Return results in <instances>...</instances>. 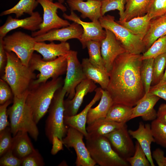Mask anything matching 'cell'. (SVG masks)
Masks as SVG:
<instances>
[{
  "label": "cell",
  "instance_id": "obj_1",
  "mask_svg": "<svg viewBox=\"0 0 166 166\" xmlns=\"http://www.w3.org/2000/svg\"><path fill=\"white\" fill-rule=\"evenodd\" d=\"M142 54L125 52L114 61L106 90L113 104L133 107L145 93L140 75Z\"/></svg>",
  "mask_w": 166,
  "mask_h": 166
},
{
  "label": "cell",
  "instance_id": "obj_2",
  "mask_svg": "<svg viewBox=\"0 0 166 166\" xmlns=\"http://www.w3.org/2000/svg\"><path fill=\"white\" fill-rule=\"evenodd\" d=\"M63 81L62 77H60L45 82L31 84L26 103L30 108L37 124L48 112L55 93L62 87Z\"/></svg>",
  "mask_w": 166,
  "mask_h": 166
},
{
  "label": "cell",
  "instance_id": "obj_3",
  "mask_svg": "<svg viewBox=\"0 0 166 166\" xmlns=\"http://www.w3.org/2000/svg\"><path fill=\"white\" fill-rule=\"evenodd\" d=\"M6 52L7 62L1 78L9 85L14 96H19L29 89L37 76L14 53Z\"/></svg>",
  "mask_w": 166,
  "mask_h": 166
},
{
  "label": "cell",
  "instance_id": "obj_4",
  "mask_svg": "<svg viewBox=\"0 0 166 166\" xmlns=\"http://www.w3.org/2000/svg\"><path fill=\"white\" fill-rule=\"evenodd\" d=\"M28 90L19 96H14L13 104L7 109L10 128L14 136L19 131L27 132L35 141L39 132L32 112L26 103Z\"/></svg>",
  "mask_w": 166,
  "mask_h": 166
},
{
  "label": "cell",
  "instance_id": "obj_5",
  "mask_svg": "<svg viewBox=\"0 0 166 166\" xmlns=\"http://www.w3.org/2000/svg\"><path fill=\"white\" fill-rule=\"evenodd\" d=\"M66 92L62 87L55 93L48 109L45 121V132L50 143L53 136H57L61 140L65 136L68 127L64 122V98Z\"/></svg>",
  "mask_w": 166,
  "mask_h": 166
},
{
  "label": "cell",
  "instance_id": "obj_6",
  "mask_svg": "<svg viewBox=\"0 0 166 166\" xmlns=\"http://www.w3.org/2000/svg\"><path fill=\"white\" fill-rule=\"evenodd\" d=\"M86 145L92 158L101 166H128L129 164L113 149L104 136L87 137Z\"/></svg>",
  "mask_w": 166,
  "mask_h": 166
},
{
  "label": "cell",
  "instance_id": "obj_7",
  "mask_svg": "<svg viewBox=\"0 0 166 166\" xmlns=\"http://www.w3.org/2000/svg\"><path fill=\"white\" fill-rule=\"evenodd\" d=\"M103 28L108 29L114 34L126 52L134 54H141L146 51L143 39L116 21L114 16L107 15L99 20Z\"/></svg>",
  "mask_w": 166,
  "mask_h": 166
},
{
  "label": "cell",
  "instance_id": "obj_8",
  "mask_svg": "<svg viewBox=\"0 0 166 166\" xmlns=\"http://www.w3.org/2000/svg\"><path fill=\"white\" fill-rule=\"evenodd\" d=\"M29 66L33 71L40 72L31 84L45 82L50 78H57L66 73L67 60L66 55L57 57L51 61H45L41 56L34 53L29 62Z\"/></svg>",
  "mask_w": 166,
  "mask_h": 166
},
{
  "label": "cell",
  "instance_id": "obj_9",
  "mask_svg": "<svg viewBox=\"0 0 166 166\" xmlns=\"http://www.w3.org/2000/svg\"><path fill=\"white\" fill-rule=\"evenodd\" d=\"M6 51L14 53L24 65L29 66L30 60L34 53L36 42L34 37L18 31L6 36L3 38Z\"/></svg>",
  "mask_w": 166,
  "mask_h": 166
},
{
  "label": "cell",
  "instance_id": "obj_10",
  "mask_svg": "<svg viewBox=\"0 0 166 166\" xmlns=\"http://www.w3.org/2000/svg\"><path fill=\"white\" fill-rule=\"evenodd\" d=\"M43 11V21L39 29L32 32L31 36L35 37L45 34L54 29L67 26L70 24L67 20L60 18L57 14L58 9L63 12L66 11V7L58 2H53L49 0H37Z\"/></svg>",
  "mask_w": 166,
  "mask_h": 166
},
{
  "label": "cell",
  "instance_id": "obj_11",
  "mask_svg": "<svg viewBox=\"0 0 166 166\" xmlns=\"http://www.w3.org/2000/svg\"><path fill=\"white\" fill-rule=\"evenodd\" d=\"M84 134L77 130L68 127L63 143L67 148H73L77 155L76 166H94L97 164L92 158L84 142Z\"/></svg>",
  "mask_w": 166,
  "mask_h": 166
},
{
  "label": "cell",
  "instance_id": "obj_12",
  "mask_svg": "<svg viewBox=\"0 0 166 166\" xmlns=\"http://www.w3.org/2000/svg\"><path fill=\"white\" fill-rule=\"evenodd\" d=\"M77 54V51L70 50L66 55L67 67L62 88L66 91V96L69 99H71L74 97L77 86L86 78Z\"/></svg>",
  "mask_w": 166,
  "mask_h": 166
},
{
  "label": "cell",
  "instance_id": "obj_13",
  "mask_svg": "<svg viewBox=\"0 0 166 166\" xmlns=\"http://www.w3.org/2000/svg\"><path fill=\"white\" fill-rule=\"evenodd\" d=\"M104 136L109 140L114 150L122 158L126 160L133 155L135 145L126 124Z\"/></svg>",
  "mask_w": 166,
  "mask_h": 166
},
{
  "label": "cell",
  "instance_id": "obj_14",
  "mask_svg": "<svg viewBox=\"0 0 166 166\" xmlns=\"http://www.w3.org/2000/svg\"><path fill=\"white\" fill-rule=\"evenodd\" d=\"M63 17L66 20L73 21L80 25L83 29V33L81 39L83 49L86 48V44L90 40L101 41L106 35V31L103 29L99 20L85 22L80 18L73 11H71L70 14L68 15L64 13Z\"/></svg>",
  "mask_w": 166,
  "mask_h": 166
},
{
  "label": "cell",
  "instance_id": "obj_15",
  "mask_svg": "<svg viewBox=\"0 0 166 166\" xmlns=\"http://www.w3.org/2000/svg\"><path fill=\"white\" fill-rule=\"evenodd\" d=\"M105 30L106 35L101 42V52L105 67L109 72L117 57L126 51L113 33Z\"/></svg>",
  "mask_w": 166,
  "mask_h": 166
},
{
  "label": "cell",
  "instance_id": "obj_16",
  "mask_svg": "<svg viewBox=\"0 0 166 166\" xmlns=\"http://www.w3.org/2000/svg\"><path fill=\"white\" fill-rule=\"evenodd\" d=\"M43 21L38 11L34 12L30 17L22 19L14 18L9 16L4 24L0 27V38H3L11 30L19 28L31 31L38 30Z\"/></svg>",
  "mask_w": 166,
  "mask_h": 166
},
{
  "label": "cell",
  "instance_id": "obj_17",
  "mask_svg": "<svg viewBox=\"0 0 166 166\" xmlns=\"http://www.w3.org/2000/svg\"><path fill=\"white\" fill-rule=\"evenodd\" d=\"M83 33L81 26L73 22L67 26L51 30L45 34L35 37L34 38L37 42L54 41L66 42L72 39H77L79 40Z\"/></svg>",
  "mask_w": 166,
  "mask_h": 166
},
{
  "label": "cell",
  "instance_id": "obj_18",
  "mask_svg": "<svg viewBox=\"0 0 166 166\" xmlns=\"http://www.w3.org/2000/svg\"><path fill=\"white\" fill-rule=\"evenodd\" d=\"M97 87L95 83L87 78L80 83L76 88L75 93L73 98L64 100V116H71L77 114L85 96L88 93L94 91Z\"/></svg>",
  "mask_w": 166,
  "mask_h": 166
},
{
  "label": "cell",
  "instance_id": "obj_19",
  "mask_svg": "<svg viewBox=\"0 0 166 166\" xmlns=\"http://www.w3.org/2000/svg\"><path fill=\"white\" fill-rule=\"evenodd\" d=\"M160 99L149 92L145 93L133 107L130 120L139 117H141L144 121H146L156 119L157 112L154 107Z\"/></svg>",
  "mask_w": 166,
  "mask_h": 166
},
{
  "label": "cell",
  "instance_id": "obj_20",
  "mask_svg": "<svg viewBox=\"0 0 166 166\" xmlns=\"http://www.w3.org/2000/svg\"><path fill=\"white\" fill-rule=\"evenodd\" d=\"M71 11L77 10L81 13L83 18H89L92 21L99 20L102 17L101 12V2L100 0H67Z\"/></svg>",
  "mask_w": 166,
  "mask_h": 166
},
{
  "label": "cell",
  "instance_id": "obj_21",
  "mask_svg": "<svg viewBox=\"0 0 166 166\" xmlns=\"http://www.w3.org/2000/svg\"><path fill=\"white\" fill-rule=\"evenodd\" d=\"M101 89V87L96 89L93 98L80 113L73 116L64 117V122L66 126L79 131L85 137L88 135L86 127L88 114L90 109L101 99L102 94Z\"/></svg>",
  "mask_w": 166,
  "mask_h": 166
},
{
  "label": "cell",
  "instance_id": "obj_22",
  "mask_svg": "<svg viewBox=\"0 0 166 166\" xmlns=\"http://www.w3.org/2000/svg\"><path fill=\"white\" fill-rule=\"evenodd\" d=\"M128 132L131 136L136 139L140 144L151 166H155L151 150V145L152 143L155 142V141L152 133L151 125L148 124H144L142 122H140L136 130H129Z\"/></svg>",
  "mask_w": 166,
  "mask_h": 166
},
{
  "label": "cell",
  "instance_id": "obj_23",
  "mask_svg": "<svg viewBox=\"0 0 166 166\" xmlns=\"http://www.w3.org/2000/svg\"><path fill=\"white\" fill-rule=\"evenodd\" d=\"M34 50L40 53L45 61L53 60L61 56L66 55L70 50L69 43L66 42L55 44L53 42L49 44L44 42H36Z\"/></svg>",
  "mask_w": 166,
  "mask_h": 166
},
{
  "label": "cell",
  "instance_id": "obj_24",
  "mask_svg": "<svg viewBox=\"0 0 166 166\" xmlns=\"http://www.w3.org/2000/svg\"><path fill=\"white\" fill-rule=\"evenodd\" d=\"M81 64L86 78L98 84L102 89H106L109 81V73L107 70L94 66L88 58L83 59Z\"/></svg>",
  "mask_w": 166,
  "mask_h": 166
},
{
  "label": "cell",
  "instance_id": "obj_25",
  "mask_svg": "<svg viewBox=\"0 0 166 166\" xmlns=\"http://www.w3.org/2000/svg\"><path fill=\"white\" fill-rule=\"evenodd\" d=\"M166 34V14L151 20L148 31L143 39L146 50L156 40Z\"/></svg>",
  "mask_w": 166,
  "mask_h": 166
},
{
  "label": "cell",
  "instance_id": "obj_26",
  "mask_svg": "<svg viewBox=\"0 0 166 166\" xmlns=\"http://www.w3.org/2000/svg\"><path fill=\"white\" fill-rule=\"evenodd\" d=\"M26 132L19 131L13 136V140L11 148L14 155L22 160L35 151Z\"/></svg>",
  "mask_w": 166,
  "mask_h": 166
},
{
  "label": "cell",
  "instance_id": "obj_27",
  "mask_svg": "<svg viewBox=\"0 0 166 166\" xmlns=\"http://www.w3.org/2000/svg\"><path fill=\"white\" fill-rule=\"evenodd\" d=\"M125 124L107 120L105 118L98 119L88 124L86 127L88 135L86 137L105 136L120 128Z\"/></svg>",
  "mask_w": 166,
  "mask_h": 166
},
{
  "label": "cell",
  "instance_id": "obj_28",
  "mask_svg": "<svg viewBox=\"0 0 166 166\" xmlns=\"http://www.w3.org/2000/svg\"><path fill=\"white\" fill-rule=\"evenodd\" d=\"M102 94L98 105L91 108L88 112L87 124H90L98 119L105 118L111 107L113 104V99L108 91L101 88Z\"/></svg>",
  "mask_w": 166,
  "mask_h": 166
},
{
  "label": "cell",
  "instance_id": "obj_29",
  "mask_svg": "<svg viewBox=\"0 0 166 166\" xmlns=\"http://www.w3.org/2000/svg\"><path fill=\"white\" fill-rule=\"evenodd\" d=\"M151 20L146 14L142 16L134 17L128 21L117 22L143 39L148 31Z\"/></svg>",
  "mask_w": 166,
  "mask_h": 166
},
{
  "label": "cell",
  "instance_id": "obj_30",
  "mask_svg": "<svg viewBox=\"0 0 166 166\" xmlns=\"http://www.w3.org/2000/svg\"><path fill=\"white\" fill-rule=\"evenodd\" d=\"M151 0H127L125 6L123 21H128L147 13ZM122 21V22H123Z\"/></svg>",
  "mask_w": 166,
  "mask_h": 166
},
{
  "label": "cell",
  "instance_id": "obj_31",
  "mask_svg": "<svg viewBox=\"0 0 166 166\" xmlns=\"http://www.w3.org/2000/svg\"><path fill=\"white\" fill-rule=\"evenodd\" d=\"M133 107L121 104H113L110 108L105 119L126 123L130 120Z\"/></svg>",
  "mask_w": 166,
  "mask_h": 166
},
{
  "label": "cell",
  "instance_id": "obj_32",
  "mask_svg": "<svg viewBox=\"0 0 166 166\" xmlns=\"http://www.w3.org/2000/svg\"><path fill=\"white\" fill-rule=\"evenodd\" d=\"M38 4L37 0H20L12 8L4 11L0 14L1 16L14 14L16 18H18L25 14L30 16L34 12V10Z\"/></svg>",
  "mask_w": 166,
  "mask_h": 166
},
{
  "label": "cell",
  "instance_id": "obj_33",
  "mask_svg": "<svg viewBox=\"0 0 166 166\" xmlns=\"http://www.w3.org/2000/svg\"><path fill=\"white\" fill-rule=\"evenodd\" d=\"M101 42L97 41H89L86 43V48L88 49L89 59L90 62L99 68L106 70L101 54Z\"/></svg>",
  "mask_w": 166,
  "mask_h": 166
},
{
  "label": "cell",
  "instance_id": "obj_34",
  "mask_svg": "<svg viewBox=\"0 0 166 166\" xmlns=\"http://www.w3.org/2000/svg\"><path fill=\"white\" fill-rule=\"evenodd\" d=\"M153 60L154 58L143 60L140 67V77L145 93L149 92L151 86Z\"/></svg>",
  "mask_w": 166,
  "mask_h": 166
},
{
  "label": "cell",
  "instance_id": "obj_35",
  "mask_svg": "<svg viewBox=\"0 0 166 166\" xmlns=\"http://www.w3.org/2000/svg\"><path fill=\"white\" fill-rule=\"evenodd\" d=\"M166 66V52L154 58L151 86L158 84L161 80Z\"/></svg>",
  "mask_w": 166,
  "mask_h": 166
},
{
  "label": "cell",
  "instance_id": "obj_36",
  "mask_svg": "<svg viewBox=\"0 0 166 166\" xmlns=\"http://www.w3.org/2000/svg\"><path fill=\"white\" fill-rule=\"evenodd\" d=\"M101 9L102 16L109 11L117 10L119 11L120 18L119 21L122 22L124 17L125 6L126 0H101Z\"/></svg>",
  "mask_w": 166,
  "mask_h": 166
},
{
  "label": "cell",
  "instance_id": "obj_37",
  "mask_svg": "<svg viewBox=\"0 0 166 166\" xmlns=\"http://www.w3.org/2000/svg\"><path fill=\"white\" fill-rule=\"evenodd\" d=\"M151 127L155 142L166 148V124L156 118L152 121Z\"/></svg>",
  "mask_w": 166,
  "mask_h": 166
},
{
  "label": "cell",
  "instance_id": "obj_38",
  "mask_svg": "<svg viewBox=\"0 0 166 166\" xmlns=\"http://www.w3.org/2000/svg\"><path fill=\"white\" fill-rule=\"evenodd\" d=\"M166 52V34L156 40L142 54V59L154 58Z\"/></svg>",
  "mask_w": 166,
  "mask_h": 166
},
{
  "label": "cell",
  "instance_id": "obj_39",
  "mask_svg": "<svg viewBox=\"0 0 166 166\" xmlns=\"http://www.w3.org/2000/svg\"><path fill=\"white\" fill-rule=\"evenodd\" d=\"M126 161L131 166H150V163L139 143L136 142L133 155L127 158Z\"/></svg>",
  "mask_w": 166,
  "mask_h": 166
},
{
  "label": "cell",
  "instance_id": "obj_40",
  "mask_svg": "<svg viewBox=\"0 0 166 166\" xmlns=\"http://www.w3.org/2000/svg\"><path fill=\"white\" fill-rule=\"evenodd\" d=\"M146 14L151 19L166 14V0H151Z\"/></svg>",
  "mask_w": 166,
  "mask_h": 166
},
{
  "label": "cell",
  "instance_id": "obj_41",
  "mask_svg": "<svg viewBox=\"0 0 166 166\" xmlns=\"http://www.w3.org/2000/svg\"><path fill=\"white\" fill-rule=\"evenodd\" d=\"M10 127H7L0 132V156L11 149L13 137Z\"/></svg>",
  "mask_w": 166,
  "mask_h": 166
},
{
  "label": "cell",
  "instance_id": "obj_42",
  "mask_svg": "<svg viewBox=\"0 0 166 166\" xmlns=\"http://www.w3.org/2000/svg\"><path fill=\"white\" fill-rule=\"evenodd\" d=\"M22 160V166H43L45 164L43 157L37 149Z\"/></svg>",
  "mask_w": 166,
  "mask_h": 166
},
{
  "label": "cell",
  "instance_id": "obj_43",
  "mask_svg": "<svg viewBox=\"0 0 166 166\" xmlns=\"http://www.w3.org/2000/svg\"><path fill=\"white\" fill-rule=\"evenodd\" d=\"M0 157L1 166H21L22 160L14 155L11 149Z\"/></svg>",
  "mask_w": 166,
  "mask_h": 166
},
{
  "label": "cell",
  "instance_id": "obj_44",
  "mask_svg": "<svg viewBox=\"0 0 166 166\" xmlns=\"http://www.w3.org/2000/svg\"><path fill=\"white\" fill-rule=\"evenodd\" d=\"M12 89L8 84L2 78L0 79V104L2 105L8 101L13 99Z\"/></svg>",
  "mask_w": 166,
  "mask_h": 166
},
{
  "label": "cell",
  "instance_id": "obj_45",
  "mask_svg": "<svg viewBox=\"0 0 166 166\" xmlns=\"http://www.w3.org/2000/svg\"><path fill=\"white\" fill-rule=\"evenodd\" d=\"M13 102V100L7 101L0 106V132L10 126V123L8 121L7 113V107Z\"/></svg>",
  "mask_w": 166,
  "mask_h": 166
},
{
  "label": "cell",
  "instance_id": "obj_46",
  "mask_svg": "<svg viewBox=\"0 0 166 166\" xmlns=\"http://www.w3.org/2000/svg\"><path fill=\"white\" fill-rule=\"evenodd\" d=\"M149 92L166 101V84L152 86Z\"/></svg>",
  "mask_w": 166,
  "mask_h": 166
},
{
  "label": "cell",
  "instance_id": "obj_47",
  "mask_svg": "<svg viewBox=\"0 0 166 166\" xmlns=\"http://www.w3.org/2000/svg\"><path fill=\"white\" fill-rule=\"evenodd\" d=\"M7 61L6 51L4 47L3 38H0V71L4 72Z\"/></svg>",
  "mask_w": 166,
  "mask_h": 166
},
{
  "label": "cell",
  "instance_id": "obj_48",
  "mask_svg": "<svg viewBox=\"0 0 166 166\" xmlns=\"http://www.w3.org/2000/svg\"><path fill=\"white\" fill-rule=\"evenodd\" d=\"M164 155V151L160 148L156 149L152 152V157L159 166H164L165 157Z\"/></svg>",
  "mask_w": 166,
  "mask_h": 166
},
{
  "label": "cell",
  "instance_id": "obj_49",
  "mask_svg": "<svg viewBox=\"0 0 166 166\" xmlns=\"http://www.w3.org/2000/svg\"><path fill=\"white\" fill-rule=\"evenodd\" d=\"M51 143L52 147L50 152L52 155H55L59 151L63 150L62 141L57 136H53Z\"/></svg>",
  "mask_w": 166,
  "mask_h": 166
},
{
  "label": "cell",
  "instance_id": "obj_50",
  "mask_svg": "<svg viewBox=\"0 0 166 166\" xmlns=\"http://www.w3.org/2000/svg\"><path fill=\"white\" fill-rule=\"evenodd\" d=\"M156 119L166 124V104L163 103L160 105L157 112Z\"/></svg>",
  "mask_w": 166,
  "mask_h": 166
},
{
  "label": "cell",
  "instance_id": "obj_51",
  "mask_svg": "<svg viewBox=\"0 0 166 166\" xmlns=\"http://www.w3.org/2000/svg\"><path fill=\"white\" fill-rule=\"evenodd\" d=\"M162 84H166V66L164 75L161 80L160 82L156 85H161Z\"/></svg>",
  "mask_w": 166,
  "mask_h": 166
},
{
  "label": "cell",
  "instance_id": "obj_52",
  "mask_svg": "<svg viewBox=\"0 0 166 166\" xmlns=\"http://www.w3.org/2000/svg\"><path fill=\"white\" fill-rule=\"evenodd\" d=\"M50 1L53 2V0H49ZM58 1V2L62 3L64 2L65 0H57Z\"/></svg>",
  "mask_w": 166,
  "mask_h": 166
},
{
  "label": "cell",
  "instance_id": "obj_53",
  "mask_svg": "<svg viewBox=\"0 0 166 166\" xmlns=\"http://www.w3.org/2000/svg\"><path fill=\"white\" fill-rule=\"evenodd\" d=\"M164 166H166V157H165V158Z\"/></svg>",
  "mask_w": 166,
  "mask_h": 166
},
{
  "label": "cell",
  "instance_id": "obj_54",
  "mask_svg": "<svg viewBox=\"0 0 166 166\" xmlns=\"http://www.w3.org/2000/svg\"><path fill=\"white\" fill-rule=\"evenodd\" d=\"M81 0L84 1V0Z\"/></svg>",
  "mask_w": 166,
  "mask_h": 166
},
{
  "label": "cell",
  "instance_id": "obj_55",
  "mask_svg": "<svg viewBox=\"0 0 166 166\" xmlns=\"http://www.w3.org/2000/svg\"><path fill=\"white\" fill-rule=\"evenodd\" d=\"M126 1H127V0H126Z\"/></svg>",
  "mask_w": 166,
  "mask_h": 166
}]
</instances>
